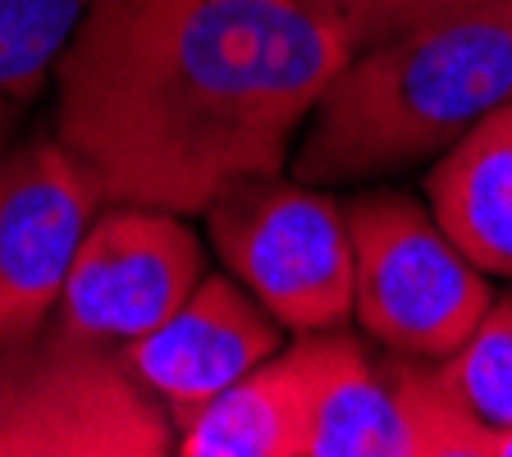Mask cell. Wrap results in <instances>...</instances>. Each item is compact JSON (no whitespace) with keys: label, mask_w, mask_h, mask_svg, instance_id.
Here are the masks:
<instances>
[{"label":"cell","mask_w":512,"mask_h":457,"mask_svg":"<svg viewBox=\"0 0 512 457\" xmlns=\"http://www.w3.org/2000/svg\"><path fill=\"white\" fill-rule=\"evenodd\" d=\"M311 5H320L325 14L343 19L366 46V42H375V37H384V32H394L398 23L412 19L416 10L439 5V0H311Z\"/></svg>","instance_id":"cell-14"},{"label":"cell","mask_w":512,"mask_h":457,"mask_svg":"<svg viewBox=\"0 0 512 457\" xmlns=\"http://www.w3.org/2000/svg\"><path fill=\"white\" fill-rule=\"evenodd\" d=\"M494 457H512V435H499V448H494Z\"/></svg>","instance_id":"cell-16"},{"label":"cell","mask_w":512,"mask_h":457,"mask_svg":"<svg viewBox=\"0 0 512 457\" xmlns=\"http://www.w3.org/2000/svg\"><path fill=\"white\" fill-rule=\"evenodd\" d=\"M14 128H19V101L0 92V160L10 156V142H14Z\"/></svg>","instance_id":"cell-15"},{"label":"cell","mask_w":512,"mask_h":457,"mask_svg":"<svg viewBox=\"0 0 512 457\" xmlns=\"http://www.w3.org/2000/svg\"><path fill=\"white\" fill-rule=\"evenodd\" d=\"M279 348L284 325L252 288H243L234 275H202V284L165 325L124 343V357L183 430Z\"/></svg>","instance_id":"cell-9"},{"label":"cell","mask_w":512,"mask_h":457,"mask_svg":"<svg viewBox=\"0 0 512 457\" xmlns=\"http://www.w3.org/2000/svg\"><path fill=\"white\" fill-rule=\"evenodd\" d=\"M512 101V0H439L357 46L316 101L288 170L375 183L448 156Z\"/></svg>","instance_id":"cell-2"},{"label":"cell","mask_w":512,"mask_h":457,"mask_svg":"<svg viewBox=\"0 0 512 457\" xmlns=\"http://www.w3.org/2000/svg\"><path fill=\"white\" fill-rule=\"evenodd\" d=\"M343 211L352 234V320L362 334L426 362L453 357L494 302L485 270L407 192H366Z\"/></svg>","instance_id":"cell-4"},{"label":"cell","mask_w":512,"mask_h":457,"mask_svg":"<svg viewBox=\"0 0 512 457\" xmlns=\"http://www.w3.org/2000/svg\"><path fill=\"white\" fill-rule=\"evenodd\" d=\"M206 234L229 275L293 334L352 320L348 211L298 174H252L206 206Z\"/></svg>","instance_id":"cell-5"},{"label":"cell","mask_w":512,"mask_h":457,"mask_svg":"<svg viewBox=\"0 0 512 457\" xmlns=\"http://www.w3.org/2000/svg\"><path fill=\"white\" fill-rule=\"evenodd\" d=\"M92 5L96 0H0V92L19 106L37 101Z\"/></svg>","instance_id":"cell-12"},{"label":"cell","mask_w":512,"mask_h":457,"mask_svg":"<svg viewBox=\"0 0 512 457\" xmlns=\"http://www.w3.org/2000/svg\"><path fill=\"white\" fill-rule=\"evenodd\" d=\"M101 202V183L55 133L0 160V343L51 320Z\"/></svg>","instance_id":"cell-8"},{"label":"cell","mask_w":512,"mask_h":457,"mask_svg":"<svg viewBox=\"0 0 512 457\" xmlns=\"http://www.w3.org/2000/svg\"><path fill=\"white\" fill-rule=\"evenodd\" d=\"M202 270L206 252L188 215L106 202V215H96L78 247L51 320L124 348L165 325L202 284Z\"/></svg>","instance_id":"cell-7"},{"label":"cell","mask_w":512,"mask_h":457,"mask_svg":"<svg viewBox=\"0 0 512 457\" xmlns=\"http://www.w3.org/2000/svg\"><path fill=\"white\" fill-rule=\"evenodd\" d=\"M430 211L485 275L512 279V101L426 174Z\"/></svg>","instance_id":"cell-11"},{"label":"cell","mask_w":512,"mask_h":457,"mask_svg":"<svg viewBox=\"0 0 512 457\" xmlns=\"http://www.w3.org/2000/svg\"><path fill=\"white\" fill-rule=\"evenodd\" d=\"M357 46L311 0H96L55 64V138L106 202L202 215L288 170Z\"/></svg>","instance_id":"cell-1"},{"label":"cell","mask_w":512,"mask_h":457,"mask_svg":"<svg viewBox=\"0 0 512 457\" xmlns=\"http://www.w3.org/2000/svg\"><path fill=\"white\" fill-rule=\"evenodd\" d=\"M179 426L124 348L46 320L0 343V457H165Z\"/></svg>","instance_id":"cell-3"},{"label":"cell","mask_w":512,"mask_h":457,"mask_svg":"<svg viewBox=\"0 0 512 457\" xmlns=\"http://www.w3.org/2000/svg\"><path fill=\"white\" fill-rule=\"evenodd\" d=\"M311 421L316 371L302 334L192 416L179 430V457H311Z\"/></svg>","instance_id":"cell-10"},{"label":"cell","mask_w":512,"mask_h":457,"mask_svg":"<svg viewBox=\"0 0 512 457\" xmlns=\"http://www.w3.org/2000/svg\"><path fill=\"white\" fill-rule=\"evenodd\" d=\"M448 389L494 435H512V293L490 302L471 339L439 362Z\"/></svg>","instance_id":"cell-13"},{"label":"cell","mask_w":512,"mask_h":457,"mask_svg":"<svg viewBox=\"0 0 512 457\" xmlns=\"http://www.w3.org/2000/svg\"><path fill=\"white\" fill-rule=\"evenodd\" d=\"M316 371L311 457H494L499 435L462 407L439 362L307 334Z\"/></svg>","instance_id":"cell-6"}]
</instances>
